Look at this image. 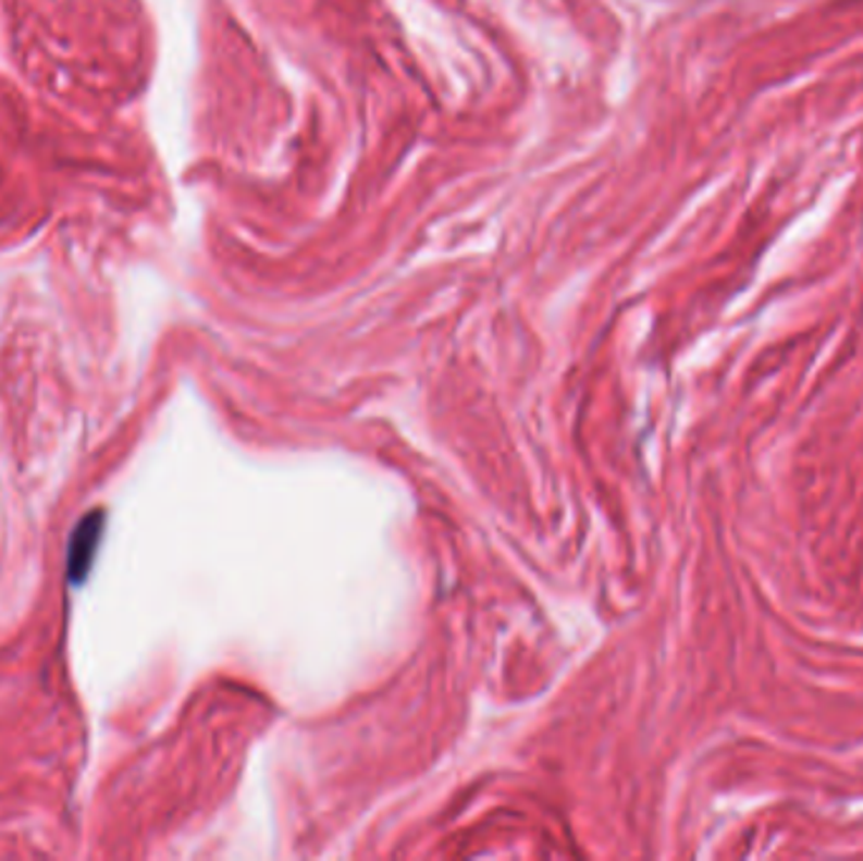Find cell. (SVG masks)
Instances as JSON below:
<instances>
[{
  "label": "cell",
  "instance_id": "obj_1",
  "mask_svg": "<svg viewBox=\"0 0 863 861\" xmlns=\"http://www.w3.org/2000/svg\"><path fill=\"white\" fill-rule=\"evenodd\" d=\"M101 524H104V520H101V513H91V516H86L84 524L76 528L74 541H71L69 549V574L74 581H84L86 571H89L94 551H97L101 539Z\"/></svg>",
  "mask_w": 863,
  "mask_h": 861
}]
</instances>
